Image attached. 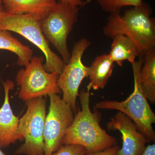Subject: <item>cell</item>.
<instances>
[{"label": "cell", "instance_id": "20", "mask_svg": "<svg viewBox=\"0 0 155 155\" xmlns=\"http://www.w3.org/2000/svg\"><path fill=\"white\" fill-rule=\"evenodd\" d=\"M62 2L73 7H83L86 5L82 0H60Z\"/></svg>", "mask_w": 155, "mask_h": 155}, {"label": "cell", "instance_id": "11", "mask_svg": "<svg viewBox=\"0 0 155 155\" xmlns=\"http://www.w3.org/2000/svg\"><path fill=\"white\" fill-rule=\"evenodd\" d=\"M2 83L5 97L0 109V147L5 148L24 138L19 131V118L14 115L10 105L9 92L14 89V83L8 79Z\"/></svg>", "mask_w": 155, "mask_h": 155}, {"label": "cell", "instance_id": "14", "mask_svg": "<svg viewBox=\"0 0 155 155\" xmlns=\"http://www.w3.org/2000/svg\"><path fill=\"white\" fill-rule=\"evenodd\" d=\"M111 46L110 54H108L112 61L120 67L123 66L125 61L132 64L139 55L136 46L127 37L119 35L114 37Z\"/></svg>", "mask_w": 155, "mask_h": 155}, {"label": "cell", "instance_id": "15", "mask_svg": "<svg viewBox=\"0 0 155 155\" xmlns=\"http://www.w3.org/2000/svg\"><path fill=\"white\" fill-rule=\"evenodd\" d=\"M142 89L147 98L155 103V48L147 52L143 57V64L140 71Z\"/></svg>", "mask_w": 155, "mask_h": 155}, {"label": "cell", "instance_id": "22", "mask_svg": "<svg viewBox=\"0 0 155 155\" xmlns=\"http://www.w3.org/2000/svg\"><path fill=\"white\" fill-rule=\"evenodd\" d=\"M6 14H7V12L4 8L2 2L0 0V18H2Z\"/></svg>", "mask_w": 155, "mask_h": 155}, {"label": "cell", "instance_id": "5", "mask_svg": "<svg viewBox=\"0 0 155 155\" xmlns=\"http://www.w3.org/2000/svg\"><path fill=\"white\" fill-rule=\"evenodd\" d=\"M42 57H32L25 68L19 70L16 78L20 99L28 101L37 98L62 92L58 86L59 74L48 72L44 67Z\"/></svg>", "mask_w": 155, "mask_h": 155}, {"label": "cell", "instance_id": "23", "mask_svg": "<svg viewBox=\"0 0 155 155\" xmlns=\"http://www.w3.org/2000/svg\"><path fill=\"white\" fill-rule=\"evenodd\" d=\"M0 155H7L2 151V148H1V147H0Z\"/></svg>", "mask_w": 155, "mask_h": 155}, {"label": "cell", "instance_id": "24", "mask_svg": "<svg viewBox=\"0 0 155 155\" xmlns=\"http://www.w3.org/2000/svg\"><path fill=\"white\" fill-rule=\"evenodd\" d=\"M1 85H0V92H1Z\"/></svg>", "mask_w": 155, "mask_h": 155}, {"label": "cell", "instance_id": "9", "mask_svg": "<svg viewBox=\"0 0 155 155\" xmlns=\"http://www.w3.org/2000/svg\"><path fill=\"white\" fill-rule=\"evenodd\" d=\"M50 104L45 121L44 155H52L63 145L67 130L74 119V112L58 94L49 95Z\"/></svg>", "mask_w": 155, "mask_h": 155}, {"label": "cell", "instance_id": "4", "mask_svg": "<svg viewBox=\"0 0 155 155\" xmlns=\"http://www.w3.org/2000/svg\"><path fill=\"white\" fill-rule=\"evenodd\" d=\"M0 29L13 31L27 39L41 51L45 58L44 67L48 72L60 75L65 63L54 52L42 31L40 22L28 14H11L7 13L0 18Z\"/></svg>", "mask_w": 155, "mask_h": 155}, {"label": "cell", "instance_id": "18", "mask_svg": "<svg viewBox=\"0 0 155 155\" xmlns=\"http://www.w3.org/2000/svg\"><path fill=\"white\" fill-rule=\"evenodd\" d=\"M86 149L80 145L63 144L52 155H85Z\"/></svg>", "mask_w": 155, "mask_h": 155}, {"label": "cell", "instance_id": "6", "mask_svg": "<svg viewBox=\"0 0 155 155\" xmlns=\"http://www.w3.org/2000/svg\"><path fill=\"white\" fill-rule=\"evenodd\" d=\"M79 8L59 1L47 16L40 21L46 38L60 53L65 64L69 62L71 56L67 39L77 21Z\"/></svg>", "mask_w": 155, "mask_h": 155}, {"label": "cell", "instance_id": "21", "mask_svg": "<svg viewBox=\"0 0 155 155\" xmlns=\"http://www.w3.org/2000/svg\"><path fill=\"white\" fill-rule=\"evenodd\" d=\"M140 155H155V143L147 146Z\"/></svg>", "mask_w": 155, "mask_h": 155}, {"label": "cell", "instance_id": "8", "mask_svg": "<svg viewBox=\"0 0 155 155\" xmlns=\"http://www.w3.org/2000/svg\"><path fill=\"white\" fill-rule=\"evenodd\" d=\"M91 45L86 38L75 43L69 62L65 64L58 79V86L63 92L62 100L71 107L74 114L77 110L76 100L79 96V87L83 79L89 75L90 67L83 64L82 58Z\"/></svg>", "mask_w": 155, "mask_h": 155}, {"label": "cell", "instance_id": "3", "mask_svg": "<svg viewBox=\"0 0 155 155\" xmlns=\"http://www.w3.org/2000/svg\"><path fill=\"white\" fill-rule=\"evenodd\" d=\"M143 64V57L132 65L134 88L131 94L122 101H107L97 103L95 110H118L129 117L136 125L139 130L150 141L155 142V132L153 124L155 123V115L150 107L148 100L142 89L140 82V69Z\"/></svg>", "mask_w": 155, "mask_h": 155}, {"label": "cell", "instance_id": "10", "mask_svg": "<svg viewBox=\"0 0 155 155\" xmlns=\"http://www.w3.org/2000/svg\"><path fill=\"white\" fill-rule=\"evenodd\" d=\"M108 130H118L122 134V145L118 155H140L150 142L144 134L139 131L131 119L119 112L107 124Z\"/></svg>", "mask_w": 155, "mask_h": 155}, {"label": "cell", "instance_id": "1", "mask_svg": "<svg viewBox=\"0 0 155 155\" xmlns=\"http://www.w3.org/2000/svg\"><path fill=\"white\" fill-rule=\"evenodd\" d=\"M83 90L79 94L81 110L74 116L72 124L64 136L63 144L80 145L87 153L101 151L117 145L116 138L100 126L101 114L90 108V89Z\"/></svg>", "mask_w": 155, "mask_h": 155}, {"label": "cell", "instance_id": "7", "mask_svg": "<svg viewBox=\"0 0 155 155\" xmlns=\"http://www.w3.org/2000/svg\"><path fill=\"white\" fill-rule=\"evenodd\" d=\"M27 102V110L19 119L18 127L25 142L19 147L17 153L26 155H44L46 101L42 97H39Z\"/></svg>", "mask_w": 155, "mask_h": 155}, {"label": "cell", "instance_id": "17", "mask_svg": "<svg viewBox=\"0 0 155 155\" xmlns=\"http://www.w3.org/2000/svg\"><path fill=\"white\" fill-rule=\"evenodd\" d=\"M92 0H86L85 4ZM103 11L112 13L120 12L121 9L125 6L138 7L143 3V0H97Z\"/></svg>", "mask_w": 155, "mask_h": 155}, {"label": "cell", "instance_id": "13", "mask_svg": "<svg viewBox=\"0 0 155 155\" xmlns=\"http://www.w3.org/2000/svg\"><path fill=\"white\" fill-rule=\"evenodd\" d=\"M90 67V83L87 88L94 90L104 89L113 73L114 62L109 54L97 56Z\"/></svg>", "mask_w": 155, "mask_h": 155}, {"label": "cell", "instance_id": "2", "mask_svg": "<svg viewBox=\"0 0 155 155\" xmlns=\"http://www.w3.org/2000/svg\"><path fill=\"white\" fill-rule=\"evenodd\" d=\"M152 8L149 4L125 11L110 14L104 28V34L113 38L122 35L130 38L138 50L140 57H143L150 50L155 48V24L150 17Z\"/></svg>", "mask_w": 155, "mask_h": 155}, {"label": "cell", "instance_id": "19", "mask_svg": "<svg viewBox=\"0 0 155 155\" xmlns=\"http://www.w3.org/2000/svg\"><path fill=\"white\" fill-rule=\"evenodd\" d=\"M120 147L118 145L109 148L101 151L93 153H87L85 155H118Z\"/></svg>", "mask_w": 155, "mask_h": 155}, {"label": "cell", "instance_id": "16", "mask_svg": "<svg viewBox=\"0 0 155 155\" xmlns=\"http://www.w3.org/2000/svg\"><path fill=\"white\" fill-rule=\"evenodd\" d=\"M0 49L10 51L17 55V65L27 66L33 57V51L15 38L9 31L0 29Z\"/></svg>", "mask_w": 155, "mask_h": 155}, {"label": "cell", "instance_id": "12", "mask_svg": "<svg viewBox=\"0 0 155 155\" xmlns=\"http://www.w3.org/2000/svg\"><path fill=\"white\" fill-rule=\"evenodd\" d=\"M8 14H28L41 21L55 7L56 0H1Z\"/></svg>", "mask_w": 155, "mask_h": 155}]
</instances>
